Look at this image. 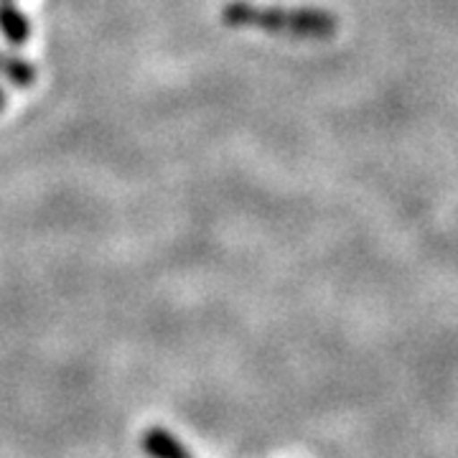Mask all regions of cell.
<instances>
[{"mask_svg":"<svg viewBox=\"0 0 458 458\" xmlns=\"http://www.w3.org/2000/svg\"><path fill=\"white\" fill-rule=\"evenodd\" d=\"M0 77L8 80L13 87L29 89V87L36 84V69L26 59H21L16 54H8V51L0 49Z\"/></svg>","mask_w":458,"mask_h":458,"instance_id":"cell-4","label":"cell"},{"mask_svg":"<svg viewBox=\"0 0 458 458\" xmlns=\"http://www.w3.org/2000/svg\"><path fill=\"white\" fill-rule=\"evenodd\" d=\"M222 23L229 29H255L293 38H331L339 31V18L321 8L255 5L250 0L227 3L222 8Z\"/></svg>","mask_w":458,"mask_h":458,"instance_id":"cell-1","label":"cell"},{"mask_svg":"<svg viewBox=\"0 0 458 458\" xmlns=\"http://www.w3.org/2000/svg\"><path fill=\"white\" fill-rule=\"evenodd\" d=\"M0 33L11 47H26L31 38V23L13 0H0Z\"/></svg>","mask_w":458,"mask_h":458,"instance_id":"cell-2","label":"cell"},{"mask_svg":"<svg viewBox=\"0 0 458 458\" xmlns=\"http://www.w3.org/2000/svg\"><path fill=\"white\" fill-rule=\"evenodd\" d=\"M143 451L150 458H191L186 445H181L176 436H171L165 428H148L143 436Z\"/></svg>","mask_w":458,"mask_h":458,"instance_id":"cell-3","label":"cell"},{"mask_svg":"<svg viewBox=\"0 0 458 458\" xmlns=\"http://www.w3.org/2000/svg\"><path fill=\"white\" fill-rule=\"evenodd\" d=\"M5 110V92H3V87H0V113Z\"/></svg>","mask_w":458,"mask_h":458,"instance_id":"cell-5","label":"cell"}]
</instances>
